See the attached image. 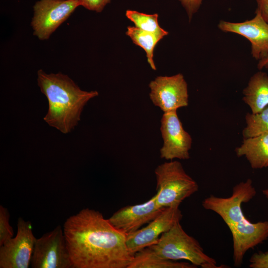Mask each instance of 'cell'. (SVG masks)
<instances>
[{"label":"cell","mask_w":268,"mask_h":268,"mask_svg":"<svg viewBox=\"0 0 268 268\" xmlns=\"http://www.w3.org/2000/svg\"><path fill=\"white\" fill-rule=\"evenodd\" d=\"M63 230L73 268H127L133 258L126 235L98 210L81 209Z\"/></svg>","instance_id":"cell-1"},{"label":"cell","mask_w":268,"mask_h":268,"mask_svg":"<svg viewBox=\"0 0 268 268\" xmlns=\"http://www.w3.org/2000/svg\"><path fill=\"white\" fill-rule=\"evenodd\" d=\"M256 195L252 181L248 179L233 188L228 198L213 195L202 201L203 207L219 215L229 228L233 239V259L236 267H240L246 252L268 238V221L252 223L247 219L242 205Z\"/></svg>","instance_id":"cell-2"},{"label":"cell","mask_w":268,"mask_h":268,"mask_svg":"<svg viewBox=\"0 0 268 268\" xmlns=\"http://www.w3.org/2000/svg\"><path fill=\"white\" fill-rule=\"evenodd\" d=\"M37 83L48 102V112L43 120L64 134L74 129L80 121L84 106L99 95L96 90L81 89L69 77L62 73H47L39 69Z\"/></svg>","instance_id":"cell-3"},{"label":"cell","mask_w":268,"mask_h":268,"mask_svg":"<svg viewBox=\"0 0 268 268\" xmlns=\"http://www.w3.org/2000/svg\"><path fill=\"white\" fill-rule=\"evenodd\" d=\"M163 259L186 260L197 267L218 268L215 260L204 252L199 242L188 234L180 222L175 223L168 231L163 233L157 243L148 247Z\"/></svg>","instance_id":"cell-4"},{"label":"cell","mask_w":268,"mask_h":268,"mask_svg":"<svg viewBox=\"0 0 268 268\" xmlns=\"http://www.w3.org/2000/svg\"><path fill=\"white\" fill-rule=\"evenodd\" d=\"M156 201L161 207L179 206L199 190L197 182L185 171L182 164L170 160L159 165L154 171Z\"/></svg>","instance_id":"cell-5"},{"label":"cell","mask_w":268,"mask_h":268,"mask_svg":"<svg viewBox=\"0 0 268 268\" xmlns=\"http://www.w3.org/2000/svg\"><path fill=\"white\" fill-rule=\"evenodd\" d=\"M30 266L32 268H73L62 226L58 225L36 239Z\"/></svg>","instance_id":"cell-6"},{"label":"cell","mask_w":268,"mask_h":268,"mask_svg":"<svg viewBox=\"0 0 268 268\" xmlns=\"http://www.w3.org/2000/svg\"><path fill=\"white\" fill-rule=\"evenodd\" d=\"M78 0H40L33 6V34L40 40L52 34L79 6Z\"/></svg>","instance_id":"cell-7"},{"label":"cell","mask_w":268,"mask_h":268,"mask_svg":"<svg viewBox=\"0 0 268 268\" xmlns=\"http://www.w3.org/2000/svg\"><path fill=\"white\" fill-rule=\"evenodd\" d=\"M36 239L31 222L19 217L16 236L0 246V268H28Z\"/></svg>","instance_id":"cell-8"},{"label":"cell","mask_w":268,"mask_h":268,"mask_svg":"<svg viewBox=\"0 0 268 268\" xmlns=\"http://www.w3.org/2000/svg\"><path fill=\"white\" fill-rule=\"evenodd\" d=\"M149 87L150 100L164 113L188 105L187 83L181 73L157 76L149 83Z\"/></svg>","instance_id":"cell-9"},{"label":"cell","mask_w":268,"mask_h":268,"mask_svg":"<svg viewBox=\"0 0 268 268\" xmlns=\"http://www.w3.org/2000/svg\"><path fill=\"white\" fill-rule=\"evenodd\" d=\"M160 132L163 140L160 157L166 160L190 158L192 139L183 128L177 111L164 113L161 119Z\"/></svg>","instance_id":"cell-10"},{"label":"cell","mask_w":268,"mask_h":268,"mask_svg":"<svg viewBox=\"0 0 268 268\" xmlns=\"http://www.w3.org/2000/svg\"><path fill=\"white\" fill-rule=\"evenodd\" d=\"M183 217L179 206L165 207L148 224L126 236V244L133 254L157 243L160 236L180 222Z\"/></svg>","instance_id":"cell-11"},{"label":"cell","mask_w":268,"mask_h":268,"mask_svg":"<svg viewBox=\"0 0 268 268\" xmlns=\"http://www.w3.org/2000/svg\"><path fill=\"white\" fill-rule=\"evenodd\" d=\"M217 27L221 31L235 33L248 39L251 45V55L260 60L268 55V23L256 10L251 19L241 22L220 20Z\"/></svg>","instance_id":"cell-12"},{"label":"cell","mask_w":268,"mask_h":268,"mask_svg":"<svg viewBox=\"0 0 268 268\" xmlns=\"http://www.w3.org/2000/svg\"><path fill=\"white\" fill-rule=\"evenodd\" d=\"M164 208L158 205L155 195L144 203L121 208L108 219L115 228L127 236L148 223Z\"/></svg>","instance_id":"cell-13"},{"label":"cell","mask_w":268,"mask_h":268,"mask_svg":"<svg viewBox=\"0 0 268 268\" xmlns=\"http://www.w3.org/2000/svg\"><path fill=\"white\" fill-rule=\"evenodd\" d=\"M235 152L238 157L245 156L253 169L268 167V132L244 138Z\"/></svg>","instance_id":"cell-14"},{"label":"cell","mask_w":268,"mask_h":268,"mask_svg":"<svg viewBox=\"0 0 268 268\" xmlns=\"http://www.w3.org/2000/svg\"><path fill=\"white\" fill-rule=\"evenodd\" d=\"M243 100L250 108L252 114L262 111L268 106V75L259 71L250 78L243 91Z\"/></svg>","instance_id":"cell-15"},{"label":"cell","mask_w":268,"mask_h":268,"mask_svg":"<svg viewBox=\"0 0 268 268\" xmlns=\"http://www.w3.org/2000/svg\"><path fill=\"white\" fill-rule=\"evenodd\" d=\"M188 262H179L163 259L149 247L135 253L127 268H197Z\"/></svg>","instance_id":"cell-16"},{"label":"cell","mask_w":268,"mask_h":268,"mask_svg":"<svg viewBox=\"0 0 268 268\" xmlns=\"http://www.w3.org/2000/svg\"><path fill=\"white\" fill-rule=\"evenodd\" d=\"M126 34L131 38L134 44L145 51L148 64L152 69L156 70L153 60L154 48L159 41L168 35V32L153 33L141 30L135 26H129Z\"/></svg>","instance_id":"cell-17"},{"label":"cell","mask_w":268,"mask_h":268,"mask_svg":"<svg viewBox=\"0 0 268 268\" xmlns=\"http://www.w3.org/2000/svg\"><path fill=\"white\" fill-rule=\"evenodd\" d=\"M245 120L246 126L242 132L244 138L268 132V106L258 113H247Z\"/></svg>","instance_id":"cell-18"},{"label":"cell","mask_w":268,"mask_h":268,"mask_svg":"<svg viewBox=\"0 0 268 268\" xmlns=\"http://www.w3.org/2000/svg\"><path fill=\"white\" fill-rule=\"evenodd\" d=\"M126 16L134 24L136 27L141 30L153 33L166 32L160 27L157 13L147 14L135 10H127Z\"/></svg>","instance_id":"cell-19"},{"label":"cell","mask_w":268,"mask_h":268,"mask_svg":"<svg viewBox=\"0 0 268 268\" xmlns=\"http://www.w3.org/2000/svg\"><path fill=\"white\" fill-rule=\"evenodd\" d=\"M10 214L7 208L0 205V246L13 236V231L9 224Z\"/></svg>","instance_id":"cell-20"},{"label":"cell","mask_w":268,"mask_h":268,"mask_svg":"<svg viewBox=\"0 0 268 268\" xmlns=\"http://www.w3.org/2000/svg\"><path fill=\"white\" fill-rule=\"evenodd\" d=\"M251 268H268V252H259L253 254L250 260Z\"/></svg>","instance_id":"cell-21"},{"label":"cell","mask_w":268,"mask_h":268,"mask_svg":"<svg viewBox=\"0 0 268 268\" xmlns=\"http://www.w3.org/2000/svg\"><path fill=\"white\" fill-rule=\"evenodd\" d=\"M80 6L97 12H101L111 0H78Z\"/></svg>","instance_id":"cell-22"},{"label":"cell","mask_w":268,"mask_h":268,"mask_svg":"<svg viewBox=\"0 0 268 268\" xmlns=\"http://www.w3.org/2000/svg\"><path fill=\"white\" fill-rule=\"evenodd\" d=\"M203 0H179L185 8L190 22L193 15L200 9Z\"/></svg>","instance_id":"cell-23"},{"label":"cell","mask_w":268,"mask_h":268,"mask_svg":"<svg viewBox=\"0 0 268 268\" xmlns=\"http://www.w3.org/2000/svg\"><path fill=\"white\" fill-rule=\"evenodd\" d=\"M256 10L258 11L264 19L268 23V0H255Z\"/></svg>","instance_id":"cell-24"},{"label":"cell","mask_w":268,"mask_h":268,"mask_svg":"<svg viewBox=\"0 0 268 268\" xmlns=\"http://www.w3.org/2000/svg\"><path fill=\"white\" fill-rule=\"evenodd\" d=\"M257 67L259 70H262L265 68H268V55L264 58L259 61Z\"/></svg>","instance_id":"cell-25"},{"label":"cell","mask_w":268,"mask_h":268,"mask_svg":"<svg viewBox=\"0 0 268 268\" xmlns=\"http://www.w3.org/2000/svg\"><path fill=\"white\" fill-rule=\"evenodd\" d=\"M263 195L268 199V188L262 191Z\"/></svg>","instance_id":"cell-26"}]
</instances>
